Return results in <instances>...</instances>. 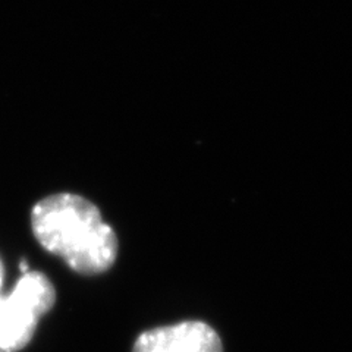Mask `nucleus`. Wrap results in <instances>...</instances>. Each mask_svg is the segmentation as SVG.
I'll return each instance as SVG.
<instances>
[{"label":"nucleus","instance_id":"7ed1b4c3","mask_svg":"<svg viewBox=\"0 0 352 352\" xmlns=\"http://www.w3.org/2000/svg\"><path fill=\"white\" fill-rule=\"evenodd\" d=\"M132 352H223L222 340L207 323L190 320L141 333Z\"/></svg>","mask_w":352,"mask_h":352},{"label":"nucleus","instance_id":"f03ea898","mask_svg":"<svg viewBox=\"0 0 352 352\" xmlns=\"http://www.w3.org/2000/svg\"><path fill=\"white\" fill-rule=\"evenodd\" d=\"M56 302V289L46 274L28 270L14 289L0 295V352H18L34 336L40 318Z\"/></svg>","mask_w":352,"mask_h":352},{"label":"nucleus","instance_id":"20e7f679","mask_svg":"<svg viewBox=\"0 0 352 352\" xmlns=\"http://www.w3.org/2000/svg\"><path fill=\"white\" fill-rule=\"evenodd\" d=\"M3 280H5V266H3V261H2V258H0V295H2Z\"/></svg>","mask_w":352,"mask_h":352},{"label":"nucleus","instance_id":"f257e3e1","mask_svg":"<svg viewBox=\"0 0 352 352\" xmlns=\"http://www.w3.org/2000/svg\"><path fill=\"white\" fill-rule=\"evenodd\" d=\"M31 229L38 244L84 276H96L113 266L119 241L115 229L87 198L59 192L32 207Z\"/></svg>","mask_w":352,"mask_h":352}]
</instances>
